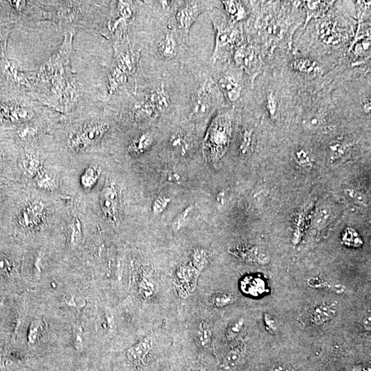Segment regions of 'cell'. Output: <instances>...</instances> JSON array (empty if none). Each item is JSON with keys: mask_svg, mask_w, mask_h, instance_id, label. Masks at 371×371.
Masks as SVG:
<instances>
[{"mask_svg": "<svg viewBox=\"0 0 371 371\" xmlns=\"http://www.w3.org/2000/svg\"><path fill=\"white\" fill-rule=\"evenodd\" d=\"M232 120L227 113H220L214 118L205 135L202 155L208 163L218 162L226 153L232 137Z\"/></svg>", "mask_w": 371, "mask_h": 371, "instance_id": "6da1fadb", "label": "cell"}, {"mask_svg": "<svg viewBox=\"0 0 371 371\" xmlns=\"http://www.w3.org/2000/svg\"><path fill=\"white\" fill-rule=\"evenodd\" d=\"M221 91L211 78L206 79L194 90L192 96V119H200L207 116L220 104Z\"/></svg>", "mask_w": 371, "mask_h": 371, "instance_id": "7a4b0ae2", "label": "cell"}, {"mask_svg": "<svg viewBox=\"0 0 371 371\" xmlns=\"http://www.w3.org/2000/svg\"><path fill=\"white\" fill-rule=\"evenodd\" d=\"M109 129V125L107 122L88 124L71 134L67 141V147L74 152L86 151L102 140Z\"/></svg>", "mask_w": 371, "mask_h": 371, "instance_id": "3957f363", "label": "cell"}, {"mask_svg": "<svg viewBox=\"0 0 371 371\" xmlns=\"http://www.w3.org/2000/svg\"><path fill=\"white\" fill-rule=\"evenodd\" d=\"M209 3L202 1L181 2L175 14L176 31L182 42H187L190 30L199 16L207 11Z\"/></svg>", "mask_w": 371, "mask_h": 371, "instance_id": "277c9868", "label": "cell"}, {"mask_svg": "<svg viewBox=\"0 0 371 371\" xmlns=\"http://www.w3.org/2000/svg\"><path fill=\"white\" fill-rule=\"evenodd\" d=\"M210 17L216 30V46L212 56V62H216L236 45L239 32L230 22L224 24L219 20L213 13H210Z\"/></svg>", "mask_w": 371, "mask_h": 371, "instance_id": "5b68a950", "label": "cell"}, {"mask_svg": "<svg viewBox=\"0 0 371 371\" xmlns=\"http://www.w3.org/2000/svg\"><path fill=\"white\" fill-rule=\"evenodd\" d=\"M100 207L105 218L116 225L121 218V197L114 180L107 179L100 194Z\"/></svg>", "mask_w": 371, "mask_h": 371, "instance_id": "8992f818", "label": "cell"}, {"mask_svg": "<svg viewBox=\"0 0 371 371\" xmlns=\"http://www.w3.org/2000/svg\"><path fill=\"white\" fill-rule=\"evenodd\" d=\"M234 60L239 68L250 76L252 81L260 74L262 62L258 52L250 44H242L235 50Z\"/></svg>", "mask_w": 371, "mask_h": 371, "instance_id": "52a82bcc", "label": "cell"}, {"mask_svg": "<svg viewBox=\"0 0 371 371\" xmlns=\"http://www.w3.org/2000/svg\"><path fill=\"white\" fill-rule=\"evenodd\" d=\"M46 213L45 205L40 201H32L22 208L19 223L23 228L35 230L43 224Z\"/></svg>", "mask_w": 371, "mask_h": 371, "instance_id": "ba28073f", "label": "cell"}, {"mask_svg": "<svg viewBox=\"0 0 371 371\" xmlns=\"http://www.w3.org/2000/svg\"><path fill=\"white\" fill-rule=\"evenodd\" d=\"M153 110L157 113H163L169 110L171 107V100L168 91L166 90L163 82L160 86L155 87L145 97Z\"/></svg>", "mask_w": 371, "mask_h": 371, "instance_id": "9c48e42d", "label": "cell"}, {"mask_svg": "<svg viewBox=\"0 0 371 371\" xmlns=\"http://www.w3.org/2000/svg\"><path fill=\"white\" fill-rule=\"evenodd\" d=\"M158 54L167 60H173L178 54L177 38L174 32L167 30L156 41Z\"/></svg>", "mask_w": 371, "mask_h": 371, "instance_id": "30bf717a", "label": "cell"}, {"mask_svg": "<svg viewBox=\"0 0 371 371\" xmlns=\"http://www.w3.org/2000/svg\"><path fill=\"white\" fill-rule=\"evenodd\" d=\"M153 340L146 337L127 350V359L131 364L141 366L145 363L149 352H151Z\"/></svg>", "mask_w": 371, "mask_h": 371, "instance_id": "8fae6325", "label": "cell"}, {"mask_svg": "<svg viewBox=\"0 0 371 371\" xmlns=\"http://www.w3.org/2000/svg\"><path fill=\"white\" fill-rule=\"evenodd\" d=\"M140 52H134L129 48H123L116 51V60L119 68L127 75H133L136 72Z\"/></svg>", "mask_w": 371, "mask_h": 371, "instance_id": "7c38bea8", "label": "cell"}, {"mask_svg": "<svg viewBox=\"0 0 371 371\" xmlns=\"http://www.w3.org/2000/svg\"><path fill=\"white\" fill-rule=\"evenodd\" d=\"M217 84L221 92H223L224 96L230 102H236L240 98L242 88L233 75L230 74L223 75L219 79Z\"/></svg>", "mask_w": 371, "mask_h": 371, "instance_id": "4fadbf2b", "label": "cell"}, {"mask_svg": "<svg viewBox=\"0 0 371 371\" xmlns=\"http://www.w3.org/2000/svg\"><path fill=\"white\" fill-rule=\"evenodd\" d=\"M154 135L151 131H146L135 135L128 146V151L133 155L146 153L153 145Z\"/></svg>", "mask_w": 371, "mask_h": 371, "instance_id": "5bb4252c", "label": "cell"}, {"mask_svg": "<svg viewBox=\"0 0 371 371\" xmlns=\"http://www.w3.org/2000/svg\"><path fill=\"white\" fill-rule=\"evenodd\" d=\"M337 314V308L334 305L321 303L312 310L311 319L314 324L322 325L329 322Z\"/></svg>", "mask_w": 371, "mask_h": 371, "instance_id": "9a60e30c", "label": "cell"}, {"mask_svg": "<svg viewBox=\"0 0 371 371\" xmlns=\"http://www.w3.org/2000/svg\"><path fill=\"white\" fill-rule=\"evenodd\" d=\"M170 149L176 155L186 156L191 150L192 143L189 138L182 132H175L169 140Z\"/></svg>", "mask_w": 371, "mask_h": 371, "instance_id": "2e32d148", "label": "cell"}, {"mask_svg": "<svg viewBox=\"0 0 371 371\" xmlns=\"http://www.w3.org/2000/svg\"><path fill=\"white\" fill-rule=\"evenodd\" d=\"M130 113L132 119L139 122L149 121L157 115L145 99L135 101L131 105Z\"/></svg>", "mask_w": 371, "mask_h": 371, "instance_id": "e0dca14e", "label": "cell"}, {"mask_svg": "<svg viewBox=\"0 0 371 371\" xmlns=\"http://www.w3.org/2000/svg\"><path fill=\"white\" fill-rule=\"evenodd\" d=\"M22 164L26 176L32 179H34L38 172L44 168L42 158H40L37 154L33 153H26L24 156Z\"/></svg>", "mask_w": 371, "mask_h": 371, "instance_id": "ac0fdd59", "label": "cell"}, {"mask_svg": "<svg viewBox=\"0 0 371 371\" xmlns=\"http://www.w3.org/2000/svg\"><path fill=\"white\" fill-rule=\"evenodd\" d=\"M225 11L228 15L231 24L235 25L237 22L245 19L247 13L244 6L241 2L238 1H222Z\"/></svg>", "mask_w": 371, "mask_h": 371, "instance_id": "d6986e66", "label": "cell"}, {"mask_svg": "<svg viewBox=\"0 0 371 371\" xmlns=\"http://www.w3.org/2000/svg\"><path fill=\"white\" fill-rule=\"evenodd\" d=\"M334 2L306 1L305 7L307 17H306L305 26L312 19L322 17L328 11V8Z\"/></svg>", "mask_w": 371, "mask_h": 371, "instance_id": "ffe728a7", "label": "cell"}, {"mask_svg": "<svg viewBox=\"0 0 371 371\" xmlns=\"http://www.w3.org/2000/svg\"><path fill=\"white\" fill-rule=\"evenodd\" d=\"M241 289L246 295L258 297L265 291V282L259 278L247 277L241 281Z\"/></svg>", "mask_w": 371, "mask_h": 371, "instance_id": "44dd1931", "label": "cell"}, {"mask_svg": "<svg viewBox=\"0 0 371 371\" xmlns=\"http://www.w3.org/2000/svg\"><path fill=\"white\" fill-rule=\"evenodd\" d=\"M127 83L126 73L124 72L119 67L111 69L108 74L109 91L110 94H113L126 86Z\"/></svg>", "mask_w": 371, "mask_h": 371, "instance_id": "7402d4cb", "label": "cell"}, {"mask_svg": "<svg viewBox=\"0 0 371 371\" xmlns=\"http://www.w3.org/2000/svg\"><path fill=\"white\" fill-rule=\"evenodd\" d=\"M319 34L324 43L328 45H335L340 42L339 32L331 22L320 24Z\"/></svg>", "mask_w": 371, "mask_h": 371, "instance_id": "603a6c76", "label": "cell"}, {"mask_svg": "<svg viewBox=\"0 0 371 371\" xmlns=\"http://www.w3.org/2000/svg\"><path fill=\"white\" fill-rule=\"evenodd\" d=\"M101 171L99 166L92 164L85 170L80 178L81 186L86 190L94 187L100 178Z\"/></svg>", "mask_w": 371, "mask_h": 371, "instance_id": "cb8c5ba5", "label": "cell"}, {"mask_svg": "<svg viewBox=\"0 0 371 371\" xmlns=\"http://www.w3.org/2000/svg\"><path fill=\"white\" fill-rule=\"evenodd\" d=\"M36 186L42 190H52L56 187L55 176L45 169L41 170L34 178Z\"/></svg>", "mask_w": 371, "mask_h": 371, "instance_id": "d4e9b609", "label": "cell"}, {"mask_svg": "<svg viewBox=\"0 0 371 371\" xmlns=\"http://www.w3.org/2000/svg\"><path fill=\"white\" fill-rule=\"evenodd\" d=\"M254 145V134L252 130L245 129L241 135L239 151L241 157L245 158L252 153Z\"/></svg>", "mask_w": 371, "mask_h": 371, "instance_id": "484cf974", "label": "cell"}, {"mask_svg": "<svg viewBox=\"0 0 371 371\" xmlns=\"http://www.w3.org/2000/svg\"><path fill=\"white\" fill-rule=\"evenodd\" d=\"M196 338L197 342L202 347H207L211 342L212 330L209 324L201 322L197 328Z\"/></svg>", "mask_w": 371, "mask_h": 371, "instance_id": "4316f807", "label": "cell"}, {"mask_svg": "<svg viewBox=\"0 0 371 371\" xmlns=\"http://www.w3.org/2000/svg\"><path fill=\"white\" fill-rule=\"evenodd\" d=\"M194 210V206L190 205L187 207L182 210L179 214L173 221L171 224L172 228L174 231H179L182 230L184 227L188 224L190 220H191V217L193 214Z\"/></svg>", "mask_w": 371, "mask_h": 371, "instance_id": "83f0119b", "label": "cell"}, {"mask_svg": "<svg viewBox=\"0 0 371 371\" xmlns=\"http://www.w3.org/2000/svg\"><path fill=\"white\" fill-rule=\"evenodd\" d=\"M69 240L72 245L80 243L83 236L82 224L79 218H73L68 224Z\"/></svg>", "mask_w": 371, "mask_h": 371, "instance_id": "f1b7e54d", "label": "cell"}, {"mask_svg": "<svg viewBox=\"0 0 371 371\" xmlns=\"http://www.w3.org/2000/svg\"><path fill=\"white\" fill-rule=\"evenodd\" d=\"M209 253L202 248L196 249L192 253L191 262L197 270H201L208 264L209 261Z\"/></svg>", "mask_w": 371, "mask_h": 371, "instance_id": "f546056e", "label": "cell"}, {"mask_svg": "<svg viewBox=\"0 0 371 371\" xmlns=\"http://www.w3.org/2000/svg\"><path fill=\"white\" fill-rule=\"evenodd\" d=\"M242 352V346L240 344L231 348L226 356L225 357L224 362H223V366L224 368H231L236 366L237 363L240 360Z\"/></svg>", "mask_w": 371, "mask_h": 371, "instance_id": "4dcf8cb0", "label": "cell"}, {"mask_svg": "<svg viewBox=\"0 0 371 371\" xmlns=\"http://www.w3.org/2000/svg\"><path fill=\"white\" fill-rule=\"evenodd\" d=\"M331 217V210L327 206H322L316 212L314 223L318 227L324 226L327 224Z\"/></svg>", "mask_w": 371, "mask_h": 371, "instance_id": "1f68e13d", "label": "cell"}, {"mask_svg": "<svg viewBox=\"0 0 371 371\" xmlns=\"http://www.w3.org/2000/svg\"><path fill=\"white\" fill-rule=\"evenodd\" d=\"M43 331V324L40 320H35L32 322L28 331V341L30 343L34 344L40 339Z\"/></svg>", "mask_w": 371, "mask_h": 371, "instance_id": "d6a6232c", "label": "cell"}, {"mask_svg": "<svg viewBox=\"0 0 371 371\" xmlns=\"http://www.w3.org/2000/svg\"><path fill=\"white\" fill-rule=\"evenodd\" d=\"M316 63L308 58H298L293 62V68L301 72L309 73L313 72L316 68Z\"/></svg>", "mask_w": 371, "mask_h": 371, "instance_id": "836d02e7", "label": "cell"}, {"mask_svg": "<svg viewBox=\"0 0 371 371\" xmlns=\"http://www.w3.org/2000/svg\"><path fill=\"white\" fill-rule=\"evenodd\" d=\"M171 202V199L167 197H159L156 198L152 204V212L156 216L161 214Z\"/></svg>", "mask_w": 371, "mask_h": 371, "instance_id": "e575fe53", "label": "cell"}, {"mask_svg": "<svg viewBox=\"0 0 371 371\" xmlns=\"http://www.w3.org/2000/svg\"><path fill=\"white\" fill-rule=\"evenodd\" d=\"M234 301L232 296L227 294H217L212 297V303L217 307H224L225 306L230 305Z\"/></svg>", "mask_w": 371, "mask_h": 371, "instance_id": "d590c367", "label": "cell"}, {"mask_svg": "<svg viewBox=\"0 0 371 371\" xmlns=\"http://www.w3.org/2000/svg\"><path fill=\"white\" fill-rule=\"evenodd\" d=\"M118 11L121 17L125 19H131L134 14L132 6L127 2H119L118 5Z\"/></svg>", "mask_w": 371, "mask_h": 371, "instance_id": "8d00e7d4", "label": "cell"}, {"mask_svg": "<svg viewBox=\"0 0 371 371\" xmlns=\"http://www.w3.org/2000/svg\"><path fill=\"white\" fill-rule=\"evenodd\" d=\"M344 241L346 244L352 245V246H358L362 244L360 237L356 232H352V231L348 230L346 232L344 236Z\"/></svg>", "mask_w": 371, "mask_h": 371, "instance_id": "74e56055", "label": "cell"}, {"mask_svg": "<svg viewBox=\"0 0 371 371\" xmlns=\"http://www.w3.org/2000/svg\"><path fill=\"white\" fill-rule=\"evenodd\" d=\"M266 107L268 110L269 114L275 115L277 112V102L276 100L275 95L272 93H270L267 98Z\"/></svg>", "mask_w": 371, "mask_h": 371, "instance_id": "f35d334b", "label": "cell"}, {"mask_svg": "<svg viewBox=\"0 0 371 371\" xmlns=\"http://www.w3.org/2000/svg\"><path fill=\"white\" fill-rule=\"evenodd\" d=\"M243 325V320H239L238 322H237L236 324H234V325L231 326V327L229 328L228 333H227V338H228V339H234V338L236 337V336H237V334L239 333V331H241Z\"/></svg>", "mask_w": 371, "mask_h": 371, "instance_id": "ab89813d", "label": "cell"}, {"mask_svg": "<svg viewBox=\"0 0 371 371\" xmlns=\"http://www.w3.org/2000/svg\"><path fill=\"white\" fill-rule=\"evenodd\" d=\"M329 148L331 151V157L334 159L340 157L344 153V146L341 143L332 144Z\"/></svg>", "mask_w": 371, "mask_h": 371, "instance_id": "60d3db41", "label": "cell"}, {"mask_svg": "<svg viewBox=\"0 0 371 371\" xmlns=\"http://www.w3.org/2000/svg\"><path fill=\"white\" fill-rule=\"evenodd\" d=\"M164 181L171 184H180L181 182V175L174 171H168L164 174Z\"/></svg>", "mask_w": 371, "mask_h": 371, "instance_id": "b9f144b4", "label": "cell"}, {"mask_svg": "<svg viewBox=\"0 0 371 371\" xmlns=\"http://www.w3.org/2000/svg\"><path fill=\"white\" fill-rule=\"evenodd\" d=\"M12 265L8 259L0 256V275H7L11 272Z\"/></svg>", "mask_w": 371, "mask_h": 371, "instance_id": "7bdbcfd3", "label": "cell"}, {"mask_svg": "<svg viewBox=\"0 0 371 371\" xmlns=\"http://www.w3.org/2000/svg\"><path fill=\"white\" fill-rule=\"evenodd\" d=\"M264 320L267 329L268 330L270 333L275 334L277 330V323H276L275 320L271 316L265 314Z\"/></svg>", "mask_w": 371, "mask_h": 371, "instance_id": "ee69618b", "label": "cell"}, {"mask_svg": "<svg viewBox=\"0 0 371 371\" xmlns=\"http://www.w3.org/2000/svg\"><path fill=\"white\" fill-rule=\"evenodd\" d=\"M145 281L141 284V289L145 297H149L153 292V285L149 281Z\"/></svg>", "mask_w": 371, "mask_h": 371, "instance_id": "f6af8a7d", "label": "cell"}, {"mask_svg": "<svg viewBox=\"0 0 371 371\" xmlns=\"http://www.w3.org/2000/svg\"><path fill=\"white\" fill-rule=\"evenodd\" d=\"M321 123L320 117L316 116V115H312V116L308 117L305 120V124L307 125L308 128H315L318 127Z\"/></svg>", "mask_w": 371, "mask_h": 371, "instance_id": "bcb514c9", "label": "cell"}, {"mask_svg": "<svg viewBox=\"0 0 371 371\" xmlns=\"http://www.w3.org/2000/svg\"><path fill=\"white\" fill-rule=\"evenodd\" d=\"M295 158L299 164H307L309 163V158L307 154L303 150L297 151L296 153Z\"/></svg>", "mask_w": 371, "mask_h": 371, "instance_id": "7dc6e473", "label": "cell"}, {"mask_svg": "<svg viewBox=\"0 0 371 371\" xmlns=\"http://www.w3.org/2000/svg\"><path fill=\"white\" fill-rule=\"evenodd\" d=\"M348 196H349L355 202L358 203V204H364V203L366 202V200H365L362 194H361L360 192L355 191L354 190H350L349 192H348Z\"/></svg>", "mask_w": 371, "mask_h": 371, "instance_id": "c3c4849f", "label": "cell"}, {"mask_svg": "<svg viewBox=\"0 0 371 371\" xmlns=\"http://www.w3.org/2000/svg\"><path fill=\"white\" fill-rule=\"evenodd\" d=\"M269 371H294V370L287 365L279 364L274 366Z\"/></svg>", "mask_w": 371, "mask_h": 371, "instance_id": "681fc988", "label": "cell"}, {"mask_svg": "<svg viewBox=\"0 0 371 371\" xmlns=\"http://www.w3.org/2000/svg\"><path fill=\"white\" fill-rule=\"evenodd\" d=\"M370 99H368V100L365 101L364 105H363V110L366 113H370Z\"/></svg>", "mask_w": 371, "mask_h": 371, "instance_id": "f907efd6", "label": "cell"}, {"mask_svg": "<svg viewBox=\"0 0 371 371\" xmlns=\"http://www.w3.org/2000/svg\"><path fill=\"white\" fill-rule=\"evenodd\" d=\"M352 371H370V367L358 366L354 367Z\"/></svg>", "mask_w": 371, "mask_h": 371, "instance_id": "816d5d0a", "label": "cell"}, {"mask_svg": "<svg viewBox=\"0 0 371 371\" xmlns=\"http://www.w3.org/2000/svg\"><path fill=\"white\" fill-rule=\"evenodd\" d=\"M364 326L367 328V330H370V318H366V319L364 320Z\"/></svg>", "mask_w": 371, "mask_h": 371, "instance_id": "f5cc1de1", "label": "cell"}, {"mask_svg": "<svg viewBox=\"0 0 371 371\" xmlns=\"http://www.w3.org/2000/svg\"><path fill=\"white\" fill-rule=\"evenodd\" d=\"M3 301L0 302V310H1L2 307H3Z\"/></svg>", "mask_w": 371, "mask_h": 371, "instance_id": "db71d44e", "label": "cell"}, {"mask_svg": "<svg viewBox=\"0 0 371 371\" xmlns=\"http://www.w3.org/2000/svg\"><path fill=\"white\" fill-rule=\"evenodd\" d=\"M196 371H203V370H196Z\"/></svg>", "mask_w": 371, "mask_h": 371, "instance_id": "11a10c76", "label": "cell"}, {"mask_svg": "<svg viewBox=\"0 0 371 371\" xmlns=\"http://www.w3.org/2000/svg\"><path fill=\"white\" fill-rule=\"evenodd\" d=\"M186 371H189V370H186Z\"/></svg>", "mask_w": 371, "mask_h": 371, "instance_id": "9f6ffc18", "label": "cell"}]
</instances>
